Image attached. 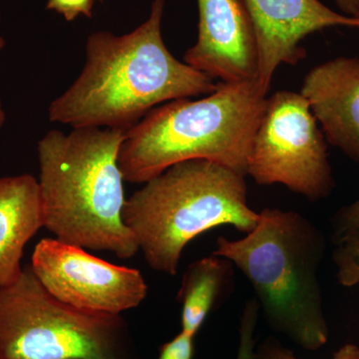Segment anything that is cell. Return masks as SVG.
Returning a JSON list of instances; mask_svg holds the SVG:
<instances>
[{
    "label": "cell",
    "mask_w": 359,
    "mask_h": 359,
    "mask_svg": "<svg viewBox=\"0 0 359 359\" xmlns=\"http://www.w3.org/2000/svg\"><path fill=\"white\" fill-rule=\"evenodd\" d=\"M165 4L166 0H153L147 20L126 34L101 30L89 35L83 68L52 101L49 121L126 131L162 104L216 90L214 80L167 48Z\"/></svg>",
    "instance_id": "cell-1"
},
{
    "label": "cell",
    "mask_w": 359,
    "mask_h": 359,
    "mask_svg": "<svg viewBox=\"0 0 359 359\" xmlns=\"http://www.w3.org/2000/svg\"><path fill=\"white\" fill-rule=\"evenodd\" d=\"M124 137V130L98 127L50 130L37 144V181L44 226L55 238L127 259L139 247L123 219Z\"/></svg>",
    "instance_id": "cell-2"
},
{
    "label": "cell",
    "mask_w": 359,
    "mask_h": 359,
    "mask_svg": "<svg viewBox=\"0 0 359 359\" xmlns=\"http://www.w3.org/2000/svg\"><path fill=\"white\" fill-rule=\"evenodd\" d=\"M257 80L218 82L199 99L158 106L125 131L118 155L124 181L144 184L189 160L219 163L247 176L252 139L266 107Z\"/></svg>",
    "instance_id": "cell-3"
},
{
    "label": "cell",
    "mask_w": 359,
    "mask_h": 359,
    "mask_svg": "<svg viewBox=\"0 0 359 359\" xmlns=\"http://www.w3.org/2000/svg\"><path fill=\"white\" fill-rule=\"evenodd\" d=\"M325 250V236L308 218L266 208L245 238L219 236L212 255L247 278L269 328L316 351L330 337L318 276Z\"/></svg>",
    "instance_id": "cell-4"
},
{
    "label": "cell",
    "mask_w": 359,
    "mask_h": 359,
    "mask_svg": "<svg viewBox=\"0 0 359 359\" xmlns=\"http://www.w3.org/2000/svg\"><path fill=\"white\" fill-rule=\"evenodd\" d=\"M244 175L212 161L178 163L149 180L123 208V219L150 268L175 276L186 245L221 226L249 233L259 212L248 204Z\"/></svg>",
    "instance_id": "cell-5"
},
{
    "label": "cell",
    "mask_w": 359,
    "mask_h": 359,
    "mask_svg": "<svg viewBox=\"0 0 359 359\" xmlns=\"http://www.w3.org/2000/svg\"><path fill=\"white\" fill-rule=\"evenodd\" d=\"M0 359H131L128 330L120 314L59 301L25 266L0 287Z\"/></svg>",
    "instance_id": "cell-6"
},
{
    "label": "cell",
    "mask_w": 359,
    "mask_h": 359,
    "mask_svg": "<svg viewBox=\"0 0 359 359\" xmlns=\"http://www.w3.org/2000/svg\"><path fill=\"white\" fill-rule=\"evenodd\" d=\"M248 175L257 185L278 184L313 202L332 193L334 181L325 137L301 93L278 91L266 98Z\"/></svg>",
    "instance_id": "cell-7"
},
{
    "label": "cell",
    "mask_w": 359,
    "mask_h": 359,
    "mask_svg": "<svg viewBox=\"0 0 359 359\" xmlns=\"http://www.w3.org/2000/svg\"><path fill=\"white\" fill-rule=\"evenodd\" d=\"M30 266L56 299L91 313L119 316L137 308L148 292L138 269L116 266L57 238L40 241Z\"/></svg>",
    "instance_id": "cell-8"
},
{
    "label": "cell",
    "mask_w": 359,
    "mask_h": 359,
    "mask_svg": "<svg viewBox=\"0 0 359 359\" xmlns=\"http://www.w3.org/2000/svg\"><path fill=\"white\" fill-rule=\"evenodd\" d=\"M197 41L184 62L224 83L257 81L259 48L244 0H197Z\"/></svg>",
    "instance_id": "cell-9"
},
{
    "label": "cell",
    "mask_w": 359,
    "mask_h": 359,
    "mask_svg": "<svg viewBox=\"0 0 359 359\" xmlns=\"http://www.w3.org/2000/svg\"><path fill=\"white\" fill-rule=\"evenodd\" d=\"M259 48L257 83L268 93L276 69L306 57L302 42L311 33L334 26L359 29V18L335 13L320 0H244Z\"/></svg>",
    "instance_id": "cell-10"
},
{
    "label": "cell",
    "mask_w": 359,
    "mask_h": 359,
    "mask_svg": "<svg viewBox=\"0 0 359 359\" xmlns=\"http://www.w3.org/2000/svg\"><path fill=\"white\" fill-rule=\"evenodd\" d=\"M301 94L325 139L359 162V58L337 57L306 75Z\"/></svg>",
    "instance_id": "cell-11"
},
{
    "label": "cell",
    "mask_w": 359,
    "mask_h": 359,
    "mask_svg": "<svg viewBox=\"0 0 359 359\" xmlns=\"http://www.w3.org/2000/svg\"><path fill=\"white\" fill-rule=\"evenodd\" d=\"M44 226L39 181L29 174L0 178V287L22 273L26 244Z\"/></svg>",
    "instance_id": "cell-12"
},
{
    "label": "cell",
    "mask_w": 359,
    "mask_h": 359,
    "mask_svg": "<svg viewBox=\"0 0 359 359\" xmlns=\"http://www.w3.org/2000/svg\"><path fill=\"white\" fill-rule=\"evenodd\" d=\"M233 266L226 257L212 254L188 266L178 294L182 332L195 337L209 314L231 297L235 283Z\"/></svg>",
    "instance_id": "cell-13"
},
{
    "label": "cell",
    "mask_w": 359,
    "mask_h": 359,
    "mask_svg": "<svg viewBox=\"0 0 359 359\" xmlns=\"http://www.w3.org/2000/svg\"><path fill=\"white\" fill-rule=\"evenodd\" d=\"M334 242L332 259L337 280L346 287L359 285V230L349 231Z\"/></svg>",
    "instance_id": "cell-14"
},
{
    "label": "cell",
    "mask_w": 359,
    "mask_h": 359,
    "mask_svg": "<svg viewBox=\"0 0 359 359\" xmlns=\"http://www.w3.org/2000/svg\"><path fill=\"white\" fill-rule=\"evenodd\" d=\"M259 306L256 299L245 302L240 323V344L237 359H252L255 353V332L259 318Z\"/></svg>",
    "instance_id": "cell-15"
},
{
    "label": "cell",
    "mask_w": 359,
    "mask_h": 359,
    "mask_svg": "<svg viewBox=\"0 0 359 359\" xmlns=\"http://www.w3.org/2000/svg\"><path fill=\"white\" fill-rule=\"evenodd\" d=\"M252 359H299L295 358L290 349L283 347L278 340L269 339L255 351ZM332 359H359V346L353 344H346L335 351Z\"/></svg>",
    "instance_id": "cell-16"
},
{
    "label": "cell",
    "mask_w": 359,
    "mask_h": 359,
    "mask_svg": "<svg viewBox=\"0 0 359 359\" xmlns=\"http://www.w3.org/2000/svg\"><path fill=\"white\" fill-rule=\"evenodd\" d=\"M103 0H47V11L59 14L68 22H72L80 16L91 18L96 2Z\"/></svg>",
    "instance_id": "cell-17"
},
{
    "label": "cell",
    "mask_w": 359,
    "mask_h": 359,
    "mask_svg": "<svg viewBox=\"0 0 359 359\" xmlns=\"http://www.w3.org/2000/svg\"><path fill=\"white\" fill-rule=\"evenodd\" d=\"M194 353V337L181 332L173 339L161 346L158 359H193Z\"/></svg>",
    "instance_id": "cell-18"
},
{
    "label": "cell",
    "mask_w": 359,
    "mask_h": 359,
    "mask_svg": "<svg viewBox=\"0 0 359 359\" xmlns=\"http://www.w3.org/2000/svg\"><path fill=\"white\" fill-rule=\"evenodd\" d=\"M334 240L349 231L359 230V200L353 204L342 208L332 221Z\"/></svg>",
    "instance_id": "cell-19"
},
{
    "label": "cell",
    "mask_w": 359,
    "mask_h": 359,
    "mask_svg": "<svg viewBox=\"0 0 359 359\" xmlns=\"http://www.w3.org/2000/svg\"><path fill=\"white\" fill-rule=\"evenodd\" d=\"M339 8L346 13V15L356 16L359 13V0H335Z\"/></svg>",
    "instance_id": "cell-20"
},
{
    "label": "cell",
    "mask_w": 359,
    "mask_h": 359,
    "mask_svg": "<svg viewBox=\"0 0 359 359\" xmlns=\"http://www.w3.org/2000/svg\"><path fill=\"white\" fill-rule=\"evenodd\" d=\"M0 21H1V15H0ZM6 40H4V37L0 36V52L2 51V49L6 47ZM6 112H4V108H2L1 100H0V129L4 126V122H6Z\"/></svg>",
    "instance_id": "cell-21"
},
{
    "label": "cell",
    "mask_w": 359,
    "mask_h": 359,
    "mask_svg": "<svg viewBox=\"0 0 359 359\" xmlns=\"http://www.w3.org/2000/svg\"><path fill=\"white\" fill-rule=\"evenodd\" d=\"M356 18H359V13H358V16H356Z\"/></svg>",
    "instance_id": "cell-22"
}]
</instances>
